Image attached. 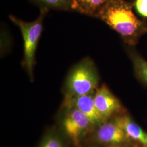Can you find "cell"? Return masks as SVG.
Here are the masks:
<instances>
[{"label":"cell","instance_id":"1","mask_svg":"<svg viewBox=\"0 0 147 147\" xmlns=\"http://www.w3.org/2000/svg\"><path fill=\"white\" fill-rule=\"evenodd\" d=\"M96 16L126 38L135 35L142 25L133 13L131 5L124 0H111Z\"/></svg>","mask_w":147,"mask_h":147},{"label":"cell","instance_id":"2","mask_svg":"<svg viewBox=\"0 0 147 147\" xmlns=\"http://www.w3.org/2000/svg\"><path fill=\"white\" fill-rule=\"evenodd\" d=\"M99 77L94 64L85 58L70 71L65 81V96H79L94 93L97 89Z\"/></svg>","mask_w":147,"mask_h":147},{"label":"cell","instance_id":"3","mask_svg":"<svg viewBox=\"0 0 147 147\" xmlns=\"http://www.w3.org/2000/svg\"><path fill=\"white\" fill-rule=\"evenodd\" d=\"M40 14L35 21L27 22L16 16L10 15L9 18L20 28L24 42V57L23 67L26 70L30 80H33V68L35 63V52L42 34V22L48 12L46 8H40Z\"/></svg>","mask_w":147,"mask_h":147},{"label":"cell","instance_id":"4","mask_svg":"<svg viewBox=\"0 0 147 147\" xmlns=\"http://www.w3.org/2000/svg\"><path fill=\"white\" fill-rule=\"evenodd\" d=\"M62 109L60 126L62 133L75 147H81L84 138L93 131L95 127L78 109L67 106H62Z\"/></svg>","mask_w":147,"mask_h":147},{"label":"cell","instance_id":"5","mask_svg":"<svg viewBox=\"0 0 147 147\" xmlns=\"http://www.w3.org/2000/svg\"><path fill=\"white\" fill-rule=\"evenodd\" d=\"M94 100L96 108L101 116L107 121L126 113L121 101L105 84L96 89L94 94Z\"/></svg>","mask_w":147,"mask_h":147},{"label":"cell","instance_id":"6","mask_svg":"<svg viewBox=\"0 0 147 147\" xmlns=\"http://www.w3.org/2000/svg\"><path fill=\"white\" fill-rule=\"evenodd\" d=\"M110 120L95 128L89 134L92 135V139L106 147H116L132 143L121 127Z\"/></svg>","mask_w":147,"mask_h":147},{"label":"cell","instance_id":"7","mask_svg":"<svg viewBox=\"0 0 147 147\" xmlns=\"http://www.w3.org/2000/svg\"><path fill=\"white\" fill-rule=\"evenodd\" d=\"M94 94V93L79 96H65L62 106L78 109L88 118L93 126L96 127L108 121L101 116L96 108Z\"/></svg>","mask_w":147,"mask_h":147},{"label":"cell","instance_id":"8","mask_svg":"<svg viewBox=\"0 0 147 147\" xmlns=\"http://www.w3.org/2000/svg\"><path fill=\"white\" fill-rule=\"evenodd\" d=\"M111 120L121 127L131 142L141 146L147 145V132L133 121L127 113L116 116Z\"/></svg>","mask_w":147,"mask_h":147},{"label":"cell","instance_id":"9","mask_svg":"<svg viewBox=\"0 0 147 147\" xmlns=\"http://www.w3.org/2000/svg\"><path fill=\"white\" fill-rule=\"evenodd\" d=\"M111 0H71L72 11L87 16H96Z\"/></svg>","mask_w":147,"mask_h":147},{"label":"cell","instance_id":"10","mask_svg":"<svg viewBox=\"0 0 147 147\" xmlns=\"http://www.w3.org/2000/svg\"><path fill=\"white\" fill-rule=\"evenodd\" d=\"M63 133L50 130L42 137L38 147H69Z\"/></svg>","mask_w":147,"mask_h":147},{"label":"cell","instance_id":"11","mask_svg":"<svg viewBox=\"0 0 147 147\" xmlns=\"http://www.w3.org/2000/svg\"><path fill=\"white\" fill-rule=\"evenodd\" d=\"M33 3L48 10L72 11L71 0H30Z\"/></svg>","mask_w":147,"mask_h":147},{"label":"cell","instance_id":"12","mask_svg":"<svg viewBox=\"0 0 147 147\" xmlns=\"http://www.w3.org/2000/svg\"><path fill=\"white\" fill-rule=\"evenodd\" d=\"M131 58L138 78L147 85V61L135 53H132Z\"/></svg>","mask_w":147,"mask_h":147},{"label":"cell","instance_id":"13","mask_svg":"<svg viewBox=\"0 0 147 147\" xmlns=\"http://www.w3.org/2000/svg\"><path fill=\"white\" fill-rule=\"evenodd\" d=\"M135 7L140 14L147 17V0H136Z\"/></svg>","mask_w":147,"mask_h":147},{"label":"cell","instance_id":"14","mask_svg":"<svg viewBox=\"0 0 147 147\" xmlns=\"http://www.w3.org/2000/svg\"><path fill=\"white\" fill-rule=\"evenodd\" d=\"M129 144H130V143L125 144H123V145H121V146H116V147H132L129 146Z\"/></svg>","mask_w":147,"mask_h":147},{"label":"cell","instance_id":"15","mask_svg":"<svg viewBox=\"0 0 147 147\" xmlns=\"http://www.w3.org/2000/svg\"><path fill=\"white\" fill-rule=\"evenodd\" d=\"M141 147H147V145H142Z\"/></svg>","mask_w":147,"mask_h":147},{"label":"cell","instance_id":"16","mask_svg":"<svg viewBox=\"0 0 147 147\" xmlns=\"http://www.w3.org/2000/svg\"><path fill=\"white\" fill-rule=\"evenodd\" d=\"M94 147V146H92V147Z\"/></svg>","mask_w":147,"mask_h":147}]
</instances>
